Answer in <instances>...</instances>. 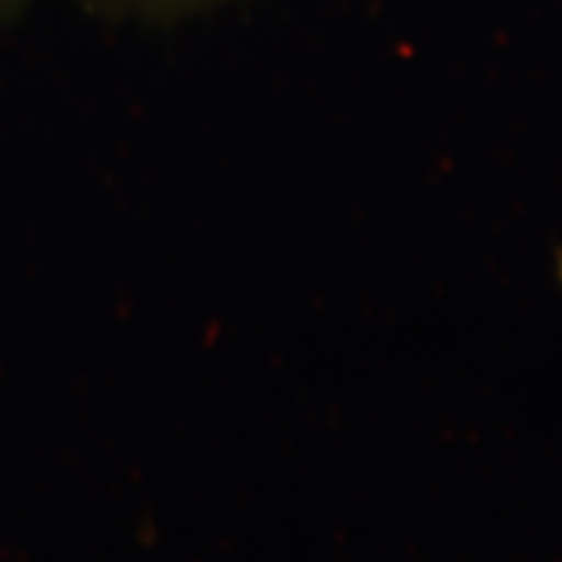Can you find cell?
<instances>
[{
  "instance_id": "obj_1",
  "label": "cell",
  "mask_w": 562,
  "mask_h": 562,
  "mask_svg": "<svg viewBox=\"0 0 562 562\" xmlns=\"http://www.w3.org/2000/svg\"><path fill=\"white\" fill-rule=\"evenodd\" d=\"M110 16H140V20H179L203 10H216L232 0H85Z\"/></svg>"
},
{
  "instance_id": "obj_2",
  "label": "cell",
  "mask_w": 562,
  "mask_h": 562,
  "mask_svg": "<svg viewBox=\"0 0 562 562\" xmlns=\"http://www.w3.org/2000/svg\"><path fill=\"white\" fill-rule=\"evenodd\" d=\"M25 3H32V0H0V20H3V16H13V13L22 10Z\"/></svg>"
}]
</instances>
